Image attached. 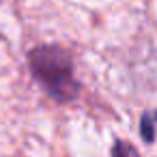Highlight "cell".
I'll return each mask as SVG.
<instances>
[{
  "instance_id": "cell-1",
  "label": "cell",
  "mask_w": 157,
  "mask_h": 157,
  "mask_svg": "<svg viewBox=\"0 0 157 157\" xmlns=\"http://www.w3.org/2000/svg\"><path fill=\"white\" fill-rule=\"evenodd\" d=\"M30 69L54 99L69 101L78 93V82L73 78V63L65 50L54 45L33 50Z\"/></svg>"
}]
</instances>
